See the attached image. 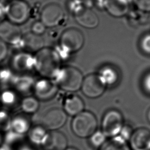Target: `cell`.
I'll return each mask as SVG.
<instances>
[{
    "label": "cell",
    "instance_id": "1",
    "mask_svg": "<svg viewBox=\"0 0 150 150\" xmlns=\"http://www.w3.org/2000/svg\"><path fill=\"white\" fill-rule=\"evenodd\" d=\"M62 61L54 48L43 47L34 53L35 71L41 77L53 79L62 67Z\"/></svg>",
    "mask_w": 150,
    "mask_h": 150
},
{
    "label": "cell",
    "instance_id": "2",
    "mask_svg": "<svg viewBox=\"0 0 150 150\" xmlns=\"http://www.w3.org/2000/svg\"><path fill=\"white\" fill-rule=\"evenodd\" d=\"M83 79L81 72L70 66L61 67L53 79L59 88L67 92L79 90L81 87Z\"/></svg>",
    "mask_w": 150,
    "mask_h": 150
},
{
    "label": "cell",
    "instance_id": "3",
    "mask_svg": "<svg viewBox=\"0 0 150 150\" xmlns=\"http://www.w3.org/2000/svg\"><path fill=\"white\" fill-rule=\"evenodd\" d=\"M71 127L76 136L80 138H89L97 131V120L91 112L83 111L74 117Z\"/></svg>",
    "mask_w": 150,
    "mask_h": 150
},
{
    "label": "cell",
    "instance_id": "4",
    "mask_svg": "<svg viewBox=\"0 0 150 150\" xmlns=\"http://www.w3.org/2000/svg\"><path fill=\"white\" fill-rule=\"evenodd\" d=\"M30 16V8L24 0H12L6 4V18L19 25L27 21Z\"/></svg>",
    "mask_w": 150,
    "mask_h": 150
},
{
    "label": "cell",
    "instance_id": "5",
    "mask_svg": "<svg viewBox=\"0 0 150 150\" xmlns=\"http://www.w3.org/2000/svg\"><path fill=\"white\" fill-rule=\"evenodd\" d=\"M124 118L118 110L111 109L104 115L101 121V131L107 138L118 136L123 128Z\"/></svg>",
    "mask_w": 150,
    "mask_h": 150
},
{
    "label": "cell",
    "instance_id": "6",
    "mask_svg": "<svg viewBox=\"0 0 150 150\" xmlns=\"http://www.w3.org/2000/svg\"><path fill=\"white\" fill-rule=\"evenodd\" d=\"M9 67L16 74H30L35 71L34 54L22 50L15 52L9 60Z\"/></svg>",
    "mask_w": 150,
    "mask_h": 150
},
{
    "label": "cell",
    "instance_id": "7",
    "mask_svg": "<svg viewBox=\"0 0 150 150\" xmlns=\"http://www.w3.org/2000/svg\"><path fill=\"white\" fill-rule=\"evenodd\" d=\"M59 42L60 47L69 53H72L79 50L83 47L84 38L79 29L70 28L62 33Z\"/></svg>",
    "mask_w": 150,
    "mask_h": 150
},
{
    "label": "cell",
    "instance_id": "8",
    "mask_svg": "<svg viewBox=\"0 0 150 150\" xmlns=\"http://www.w3.org/2000/svg\"><path fill=\"white\" fill-rule=\"evenodd\" d=\"M64 16V12L62 6L54 2L45 5L40 13V20L47 28L60 25L63 22Z\"/></svg>",
    "mask_w": 150,
    "mask_h": 150
},
{
    "label": "cell",
    "instance_id": "9",
    "mask_svg": "<svg viewBox=\"0 0 150 150\" xmlns=\"http://www.w3.org/2000/svg\"><path fill=\"white\" fill-rule=\"evenodd\" d=\"M58 88L53 79L41 77L35 80L32 93L39 100L47 101L56 95Z\"/></svg>",
    "mask_w": 150,
    "mask_h": 150
},
{
    "label": "cell",
    "instance_id": "10",
    "mask_svg": "<svg viewBox=\"0 0 150 150\" xmlns=\"http://www.w3.org/2000/svg\"><path fill=\"white\" fill-rule=\"evenodd\" d=\"M67 118V114L63 109L53 107L47 110L43 113L41 122L43 127L53 131L63 127Z\"/></svg>",
    "mask_w": 150,
    "mask_h": 150
},
{
    "label": "cell",
    "instance_id": "11",
    "mask_svg": "<svg viewBox=\"0 0 150 150\" xmlns=\"http://www.w3.org/2000/svg\"><path fill=\"white\" fill-rule=\"evenodd\" d=\"M22 36L23 33L19 25L7 19L0 23V39L7 45L19 49Z\"/></svg>",
    "mask_w": 150,
    "mask_h": 150
},
{
    "label": "cell",
    "instance_id": "12",
    "mask_svg": "<svg viewBox=\"0 0 150 150\" xmlns=\"http://www.w3.org/2000/svg\"><path fill=\"white\" fill-rule=\"evenodd\" d=\"M105 87L98 74H91L83 79L81 88L86 97L94 98L103 94Z\"/></svg>",
    "mask_w": 150,
    "mask_h": 150
},
{
    "label": "cell",
    "instance_id": "13",
    "mask_svg": "<svg viewBox=\"0 0 150 150\" xmlns=\"http://www.w3.org/2000/svg\"><path fill=\"white\" fill-rule=\"evenodd\" d=\"M128 142L131 150H150V130L144 127L136 129Z\"/></svg>",
    "mask_w": 150,
    "mask_h": 150
},
{
    "label": "cell",
    "instance_id": "14",
    "mask_svg": "<svg viewBox=\"0 0 150 150\" xmlns=\"http://www.w3.org/2000/svg\"><path fill=\"white\" fill-rule=\"evenodd\" d=\"M44 47V40L40 35L32 32L23 34L19 49L32 53H35Z\"/></svg>",
    "mask_w": 150,
    "mask_h": 150
},
{
    "label": "cell",
    "instance_id": "15",
    "mask_svg": "<svg viewBox=\"0 0 150 150\" xmlns=\"http://www.w3.org/2000/svg\"><path fill=\"white\" fill-rule=\"evenodd\" d=\"M35 80L30 74H15L11 88L21 94L32 92Z\"/></svg>",
    "mask_w": 150,
    "mask_h": 150
},
{
    "label": "cell",
    "instance_id": "16",
    "mask_svg": "<svg viewBox=\"0 0 150 150\" xmlns=\"http://www.w3.org/2000/svg\"><path fill=\"white\" fill-rule=\"evenodd\" d=\"M74 16L77 22L86 28H95L99 23V19L96 13L86 6L75 13Z\"/></svg>",
    "mask_w": 150,
    "mask_h": 150
},
{
    "label": "cell",
    "instance_id": "17",
    "mask_svg": "<svg viewBox=\"0 0 150 150\" xmlns=\"http://www.w3.org/2000/svg\"><path fill=\"white\" fill-rule=\"evenodd\" d=\"M21 94L10 87L0 91V104L4 109H13L20 107Z\"/></svg>",
    "mask_w": 150,
    "mask_h": 150
},
{
    "label": "cell",
    "instance_id": "18",
    "mask_svg": "<svg viewBox=\"0 0 150 150\" xmlns=\"http://www.w3.org/2000/svg\"><path fill=\"white\" fill-rule=\"evenodd\" d=\"M43 146L45 150H65L67 148V140L62 132L53 130L49 133Z\"/></svg>",
    "mask_w": 150,
    "mask_h": 150
},
{
    "label": "cell",
    "instance_id": "19",
    "mask_svg": "<svg viewBox=\"0 0 150 150\" xmlns=\"http://www.w3.org/2000/svg\"><path fill=\"white\" fill-rule=\"evenodd\" d=\"M63 110L67 114L76 116L82 112L84 104L82 99L77 95L70 94L66 97L63 101Z\"/></svg>",
    "mask_w": 150,
    "mask_h": 150
},
{
    "label": "cell",
    "instance_id": "20",
    "mask_svg": "<svg viewBox=\"0 0 150 150\" xmlns=\"http://www.w3.org/2000/svg\"><path fill=\"white\" fill-rule=\"evenodd\" d=\"M104 6L108 13L116 18L125 15L129 9V5L121 0H104Z\"/></svg>",
    "mask_w": 150,
    "mask_h": 150
},
{
    "label": "cell",
    "instance_id": "21",
    "mask_svg": "<svg viewBox=\"0 0 150 150\" xmlns=\"http://www.w3.org/2000/svg\"><path fill=\"white\" fill-rule=\"evenodd\" d=\"M100 77L105 86H112L118 80V73L117 70L111 66L103 67L98 73Z\"/></svg>",
    "mask_w": 150,
    "mask_h": 150
},
{
    "label": "cell",
    "instance_id": "22",
    "mask_svg": "<svg viewBox=\"0 0 150 150\" xmlns=\"http://www.w3.org/2000/svg\"><path fill=\"white\" fill-rule=\"evenodd\" d=\"M99 150H131V149L127 141L118 135L107 139Z\"/></svg>",
    "mask_w": 150,
    "mask_h": 150
},
{
    "label": "cell",
    "instance_id": "23",
    "mask_svg": "<svg viewBox=\"0 0 150 150\" xmlns=\"http://www.w3.org/2000/svg\"><path fill=\"white\" fill-rule=\"evenodd\" d=\"M30 127L28 119L22 115H18L12 118L11 129L21 134L26 132Z\"/></svg>",
    "mask_w": 150,
    "mask_h": 150
},
{
    "label": "cell",
    "instance_id": "24",
    "mask_svg": "<svg viewBox=\"0 0 150 150\" xmlns=\"http://www.w3.org/2000/svg\"><path fill=\"white\" fill-rule=\"evenodd\" d=\"M15 73L8 67H0V91L12 87Z\"/></svg>",
    "mask_w": 150,
    "mask_h": 150
},
{
    "label": "cell",
    "instance_id": "25",
    "mask_svg": "<svg viewBox=\"0 0 150 150\" xmlns=\"http://www.w3.org/2000/svg\"><path fill=\"white\" fill-rule=\"evenodd\" d=\"M20 107L26 114L35 113L39 107V100L34 96H27L22 98Z\"/></svg>",
    "mask_w": 150,
    "mask_h": 150
},
{
    "label": "cell",
    "instance_id": "26",
    "mask_svg": "<svg viewBox=\"0 0 150 150\" xmlns=\"http://www.w3.org/2000/svg\"><path fill=\"white\" fill-rule=\"evenodd\" d=\"M49 133H47L45 127L36 126L32 128L29 132L30 140L35 144L42 145L45 143Z\"/></svg>",
    "mask_w": 150,
    "mask_h": 150
},
{
    "label": "cell",
    "instance_id": "27",
    "mask_svg": "<svg viewBox=\"0 0 150 150\" xmlns=\"http://www.w3.org/2000/svg\"><path fill=\"white\" fill-rule=\"evenodd\" d=\"M107 138L101 130H97L89 137V142L94 148H100L107 140Z\"/></svg>",
    "mask_w": 150,
    "mask_h": 150
},
{
    "label": "cell",
    "instance_id": "28",
    "mask_svg": "<svg viewBox=\"0 0 150 150\" xmlns=\"http://www.w3.org/2000/svg\"><path fill=\"white\" fill-rule=\"evenodd\" d=\"M11 120L8 111L4 108L0 109V130L8 131L11 129Z\"/></svg>",
    "mask_w": 150,
    "mask_h": 150
},
{
    "label": "cell",
    "instance_id": "29",
    "mask_svg": "<svg viewBox=\"0 0 150 150\" xmlns=\"http://www.w3.org/2000/svg\"><path fill=\"white\" fill-rule=\"evenodd\" d=\"M46 28L47 27L40 20L35 21L31 25L30 32L35 35L42 36L45 32Z\"/></svg>",
    "mask_w": 150,
    "mask_h": 150
},
{
    "label": "cell",
    "instance_id": "30",
    "mask_svg": "<svg viewBox=\"0 0 150 150\" xmlns=\"http://www.w3.org/2000/svg\"><path fill=\"white\" fill-rule=\"evenodd\" d=\"M140 47L143 52L150 54V33L142 36L140 40Z\"/></svg>",
    "mask_w": 150,
    "mask_h": 150
},
{
    "label": "cell",
    "instance_id": "31",
    "mask_svg": "<svg viewBox=\"0 0 150 150\" xmlns=\"http://www.w3.org/2000/svg\"><path fill=\"white\" fill-rule=\"evenodd\" d=\"M22 135L19 134L12 129H9L7 131L5 136V141L6 144H12L16 141L21 139L22 138Z\"/></svg>",
    "mask_w": 150,
    "mask_h": 150
},
{
    "label": "cell",
    "instance_id": "32",
    "mask_svg": "<svg viewBox=\"0 0 150 150\" xmlns=\"http://www.w3.org/2000/svg\"><path fill=\"white\" fill-rule=\"evenodd\" d=\"M137 7L143 12H150V0H134Z\"/></svg>",
    "mask_w": 150,
    "mask_h": 150
},
{
    "label": "cell",
    "instance_id": "33",
    "mask_svg": "<svg viewBox=\"0 0 150 150\" xmlns=\"http://www.w3.org/2000/svg\"><path fill=\"white\" fill-rule=\"evenodd\" d=\"M133 131H134L132 129L130 126L124 125L118 136L128 142L129 141Z\"/></svg>",
    "mask_w": 150,
    "mask_h": 150
},
{
    "label": "cell",
    "instance_id": "34",
    "mask_svg": "<svg viewBox=\"0 0 150 150\" xmlns=\"http://www.w3.org/2000/svg\"><path fill=\"white\" fill-rule=\"evenodd\" d=\"M8 48L7 44L0 39V63L2 62L7 57Z\"/></svg>",
    "mask_w": 150,
    "mask_h": 150
},
{
    "label": "cell",
    "instance_id": "35",
    "mask_svg": "<svg viewBox=\"0 0 150 150\" xmlns=\"http://www.w3.org/2000/svg\"><path fill=\"white\" fill-rule=\"evenodd\" d=\"M142 85L144 90L150 94V73L146 74L143 79Z\"/></svg>",
    "mask_w": 150,
    "mask_h": 150
},
{
    "label": "cell",
    "instance_id": "36",
    "mask_svg": "<svg viewBox=\"0 0 150 150\" xmlns=\"http://www.w3.org/2000/svg\"><path fill=\"white\" fill-rule=\"evenodd\" d=\"M6 4L0 1V23L6 18Z\"/></svg>",
    "mask_w": 150,
    "mask_h": 150
},
{
    "label": "cell",
    "instance_id": "37",
    "mask_svg": "<svg viewBox=\"0 0 150 150\" xmlns=\"http://www.w3.org/2000/svg\"><path fill=\"white\" fill-rule=\"evenodd\" d=\"M0 150H12L8 145H3L0 146Z\"/></svg>",
    "mask_w": 150,
    "mask_h": 150
},
{
    "label": "cell",
    "instance_id": "38",
    "mask_svg": "<svg viewBox=\"0 0 150 150\" xmlns=\"http://www.w3.org/2000/svg\"><path fill=\"white\" fill-rule=\"evenodd\" d=\"M146 117H147V120L149 121V122L150 123V107L148 109V111H147V114H146Z\"/></svg>",
    "mask_w": 150,
    "mask_h": 150
},
{
    "label": "cell",
    "instance_id": "39",
    "mask_svg": "<svg viewBox=\"0 0 150 150\" xmlns=\"http://www.w3.org/2000/svg\"><path fill=\"white\" fill-rule=\"evenodd\" d=\"M121 1L124 2V3L127 4H129L131 2H132V1H134V0H121Z\"/></svg>",
    "mask_w": 150,
    "mask_h": 150
},
{
    "label": "cell",
    "instance_id": "40",
    "mask_svg": "<svg viewBox=\"0 0 150 150\" xmlns=\"http://www.w3.org/2000/svg\"><path fill=\"white\" fill-rule=\"evenodd\" d=\"M65 150H78V149L74 147H68Z\"/></svg>",
    "mask_w": 150,
    "mask_h": 150
},
{
    "label": "cell",
    "instance_id": "41",
    "mask_svg": "<svg viewBox=\"0 0 150 150\" xmlns=\"http://www.w3.org/2000/svg\"><path fill=\"white\" fill-rule=\"evenodd\" d=\"M19 150H31V149L27 146H23L22 148H21Z\"/></svg>",
    "mask_w": 150,
    "mask_h": 150
},
{
    "label": "cell",
    "instance_id": "42",
    "mask_svg": "<svg viewBox=\"0 0 150 150\" xmlns=\"http://www.w3.org/2000/svg\"><path fill=\"white\" fill-rule=\"evenodd\" d=\"M78 1H82V2H84V1H86V0H78Z\"/></svg>",
    "mask_w": 150,
    "mask_h": 150
},
{
    "label": "cell",
    "instance_id": "43",
    "mask_svg": "<svg viewBox=\"0 0 150 150\" xmlns=\"http://www.w3.org/2000/svg\"><path fill=\"white\" fill-rule=\"evenodd\" d=\"M1 134H0V142H1Z\"/></svg>",
    "mask_w": 150,
    "mask_h": 150
},
{
    "label": "cell",
    "instance_id": "44",
    "mask_svg": "<svg viewBox=\"0 0 150 150\" xmlns=\"http://www.w3.org/2000/svg\"><path fill=\"white\" fill-rule=\"evenodd\" d=\"M94 1H101V0H94Z\"/></svg>",
    "mask_w": 150,
    "mask_h": 150
},
{
    "label": "cell",
    "instance_id": "45",
    "mask_svg": "<svg viewBox=\"0 0 150 150\" xmlns=\"http://www.w3.org/2000/svg\"><path fill=\"white\" fill-rule=\"evenodd\" d=\"M6 1H8V2H9V1H12V0H6Z\"/></svg>",
    "mask_w": 150,
    "mask_h": 150
},
{
    "label": "cell",
    "instance_id": "46",
    "mask_svg": "<svg viewBox=\"0 0 150 150\" xmlns=\"http://www.w3.org/2000/svg\"><path fill=\"white\" fill-rule=\"evenodd\" d=\"M0 105H1V104H0Z\"/></svg>",
    "mask_w": 150,
    "mask_h": 150
}]
</instances>
